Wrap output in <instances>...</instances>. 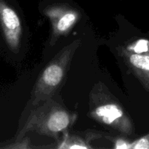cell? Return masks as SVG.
Returning <instances> with one entry per match:
<instances>
[{
    "label": "cell",
    "mask_w": 149,
    "mask_h": 149,
    "mask_svg": "<svg viewBox=\"0 0 149 149\" xmlns=\"http://www.w3.org/2000/svg\"><path fill=\"white\" fill-rule=\"evenodd\" d=\"M123 55L129 66L149 88V53L135 54L123 49Z\"/></svg>",
    "instance_id": "8992f818"
},
{
    "label": "cell",
    "mask_w": 149,
    "mask_h": 149,
    "mask_svg": "<svg viewBox=\"0 0 149 149\" xmlns=\"http://www.w3.org/2000/svg\"><path fill=\"white\" fill-rule=\"evenodd\" d=\"M6 148H32V146H31V141L29 138H21L20 140L18 141H16L15 143H14V145L9 146H7Z\"/></svg>",
    "instance_id": "8fae6325"
},
{
    "label": "cell",
    "mask_w": 149,
    "mask_h": 149,
    "mask_svg": "<svg viewBox=\"0 0 149 149\" xmlns=\"http://www.w3.org/2000/svg\"><path fill=\"white\" fill-rule=\"evenodd\" d=\"M99 135L91 134L87 139L75 135L64 133L63 138L56 147L59 149H88L91 148L90 146V141L97 138Z\"/></svg>",
    "instance_id": "52a82bcc"
},
{
    "label": "cell",
    "mask_w": 149,
    "mask_h": 149,
    "mask_svg": "<svg viewBox=\"0 0 149 149\" xmlns=\"http://www.w3.org/2000/svg\"><path fill=\"white\" fill-rule=\"evenodd\" d=\"M125 50L135 54L149 53V40L146 39H140L127 46Z\"/></svg>",
    "instance_id": "ba28073f"
},
{
    "label": "cell",
    "mask_w": 149,
    "mask_h": 149,
    "mask_svg": "<svg viewBox=\"0 0 149 149\" xmlns=\"http://www.w3.org/2000/svg\"><path fill=\"white\" fill-rule=\"evenodd\" d=\"M113 148L115 149H132V142L123 138H117L113 140Z\"/></svg>",
    "instance_id": "30bf717a"
},
{
    "label": "cell",
    "mask_w": 149,
    "mask_h": 149,
    "mask_svg": "<svg viewBox=\"0 0 149 149\" xmlns=\"http://www.w3.org/2000/svg\"><path fill=\"white\" fill-rule=\"evenodd\" d=\"M80 45V40L74 41L67 45L43 70L32 92V106L36 107L51 98L56 93L63 81L74 53Z\"/></svg>",
    "instance_id": "7a4b0ae2"
},
{
    "label": "cell",
    "mask_w": 149,
    "mask_h": 149,
    "mask_svg": "<svg viewBox=\"0 0 149 149\" xmlns=\"http://www.w3.org/2000/svg\"><path fill=\"white\" fill-rule=\"evenodd\" d=\"M132 149H149V133L132 142Z\"/></svg>",
    "instance_id": "9c48e42d"
},
{
    "label": "cell",
    "mask_w": 149,
    "mask_h": 149,
    "mask_svg": "<svg viewBox=\"0 0 149 149\" xmlns=\"http://www.w3.org/2000/svg\"><path fill=\"white\" fill-rule=\"evenodd\" d=\"M45 14L52 24L51 44H55L58 38L69 32L79 17L77 10L62 5L49 6L45 10Z\"/></svg>",
    "instance_id": "277c9868"
},
{
    "label": "cell",
    "mask_w": 149,
    "mask_h": 149,
    "mask_svg": "<svg viewBox=\"0 0 149 149\" xmlns=\"http://www.w3.org/2000/svg\"><path fill=\"white\" fill-rule=\"evenodd\" d=\"M0 25L4 39L13 51L18 49L22 34V25L18 15L4 0H0Z\"/></svg>",
    "instance_id": "5b68a950"
},
{
    "label": "cell",
    "mask_w": 149,
    "mask_h": 149,
    "mask_svg": "<svg viewBox=\"0 0 149 149\" xmlns=\"http://www.w3.org/2000/svg\"><path fill=\"white\" fill-rule=\"evenodd\" d=\"M90 115L93 119L127 135L134 132V126L120 103L105 89L99 86L90 97Z\"/></svg>",
    "instance_id": "3957f363"
},
{
    "label": "cell",
    "mask_w": 149,
    "mask_h": 149,
    "mask_svg": "<svg viewBox=\"0 0 149 149\" xmlns=\"http://www.w3.org/2000/svg\"><path fill=\"white\" fill-rule=\"evenodd\" d=\"M31 111L24 126L16 138L20 140L29 132H35L58 139L74 124L76 115L71 113L52 97Z\"/></svg>",
    "instance_id": "6da1fadb"
}]
</instances>
